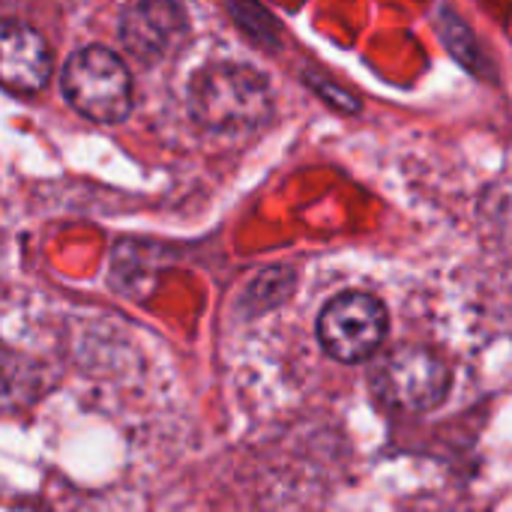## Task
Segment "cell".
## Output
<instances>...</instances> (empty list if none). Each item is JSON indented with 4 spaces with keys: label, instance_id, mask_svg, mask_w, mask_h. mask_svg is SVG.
<instances>
[{
    "label": "cell",
    "instance_id": "1",
    "mask_svg": "<svg viewBox=\"0 0 512 512\" xmlns=\"http://www.w3.org/2000/svg\"><path fill=\"white\" fill-rule=\"evenodd\" d=\"M189 108L201 126L222 135H243L273 114L267 78L246 63H213L189 84Z\"/></svg>",
    "mask_w": 512,
    "mask_h": 512
},
{
    "label": "cell",
    "instance_id": "2",
    "mask_svg": "<svg viewBox=\"0 0 512 512\" xmlns=\"http://www.w3.org/2000/svg\"><path fill=\"white\" fill-rule=\"evenodd\" d=\"M60 87L69 105L96 123H120L132 111L129 69L102 45L78 48L63 66Z\"/></svg>",
    "mask_w": 512,
    "mask_h": 512
},
{
    "label": "cell",
    "instance_id": "3",
    "mask_svg": "<svg viewBox=\"0 0 512 512\" xmlns=\"http://www.w3.org/2000/svg\"><path fill=\"white\" fill-rule=\"evenodd\" d=\"M372 390L396 411H432L450 393V366L429 348L399 345L375 363Z\"/></svg>",
    "mask_w": 512,
    "mask_h": 512
},
{
    "label": "cell",
    "instance_id": "4",
    "mask_svg": "<svg viewBox=\"0 0 512 512\" xmlns=\"http://www.w3.org/2000/svg\"><path fill=\"white\" fill-rule=\"evenodd\" d=\"M387 327L384 303L363 291L339 294L318 315L321 348L339 363H360L378 354L387 339Z\"/></svg>",
    "mask_w": 512,
    "mask_h": 512
},
{
    "label": "cell",
    "instance_id": "5",
    "mask_svg": "<svg viewBox=\"0 0 512 512\" xmlns=\"http://www.w3.org/2000/svg\"><path fill=\"white\" fill-rule=\"evenodd\" d=\"M126 51L138 60H162L186 36V15L177 3H132L117 27Z\"/></svg>",
    "mask_w": 512,
    "mask_h": 512
},
{
    "label": "cell",
    "instance_id": "6",
    "mask_svg": "<svg viewBox=\"0 0 512 512\" xmlns=\"http://www.w3.org/2000/svg\"><path fill=\"white\" fill-rule=\"evenodd\" d=\"M51 75L48 42L21 21H6L0 30V78L12 93H36Z\"/></svg>",
    "mask_w": 512,
    "mask_h": 512
}]
</instances>
